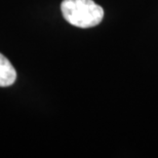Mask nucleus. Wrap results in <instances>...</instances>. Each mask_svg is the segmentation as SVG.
<instances>
[{
    "label": "nucleus",
    "mask_w": 158,
    "mask_h": 158,
    "mask_svg": "<svg viewBox=\"0 0 158 158\" xmlns=\"http://www.w3.org/2000/svg\"><path fill=\"white\" fill-rule=\"evenodd\" d=\"M63 17L69 24L78 28H91L103 21L104 9L93 0H63Z\"/></svg>",
    "instance_id": "obj_1"
},
{
    "label": "nucleus",
    "mask_w": 158,
    "mask_h": 158,
    "mask_svg": "<svg viewBox=\"0 0 158 158\" xmlns=\"http://www.w3.org/2000/svg\"><path fill=\"white\" fill-rule=\"evenodd\" d=\"M17 79V71L11 63L0 53V87L10 86Z\"/></svg>",
    "instance_id": "obj_2"
}]
</instances>
